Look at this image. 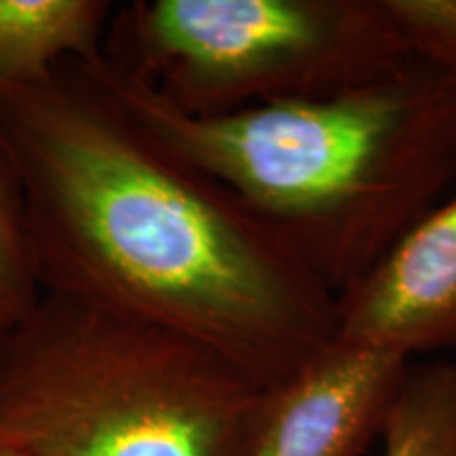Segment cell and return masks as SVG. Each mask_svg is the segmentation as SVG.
<instances>
[{
  "instance_id": "cell-9",
  "label": "cell",
  "mask_w": 456,
  "mask_h": 456,
  "mask_svg": "<svg viewBox=\"0 0 456 456\" xmlns=\"http://www.w3.org/2000/svg\"><path fill=\"white\" fill-rule=\"evenodd\" d=\"M41 296L24 186L7 146L0 140V330L24 317Z\"/></svg>"
},
{
  "instance_id": "cell-4",
  "label": "cell",
  "mask_w": 456,
  "mask_h": 456,
  "mask_svg": "<svg viewBox=\"0 0 456 456\" xmlns=\"http://www.w3.org/2000/svg\"><path fill=\"white\" fill-rule=\"evenodd\" d=\"M104 60L175 110L220 117L385 81L416 55L387 0H135L114 9Z\"/></svg>"
},
{
  "instance_id": "cell-7",
  "label": "cell",
  "mask_w": 456,
  "mask_h": 456,
  "mask_svg": "<svg viewBox=\"0 0 456 456\" xmlns=\"http://www.w3.org/2000/svg\"><path fill=\"white\" fill-rule=\"evenodd\" d=\"M106 0H0V102L47 81L66 61L104 57Z\"/></svg>"
},
{
  "instance_id": "cell-11",
  "label": "cell",
  "mask_w": 456,
  "mask_h": 456,
  "mask_svg": "<svg viewBox=\"0 0 456 456\" xmlns=\"http://www.w3.org/2000/svg\"><path fill=\"white\" fill-rule=\"evenodd\" d=\"M0 456H24V454L15 452V450H11L7 446H0Z\"/></svg>"
},
{
  "instance_id": "cell-1",
  "label": "cell",
  "mask_w": 456,
  "mask_h": 456,
  "mask_svg": "<svg viewBox=\"0 0 456 456\" xmlns=\"http://www.w3.org/2000/svg\"><path fill=\"white\" fill-rule=\"evenodd\" d=\"M43 292L191 336L262 389L338 340L330 294L228 188L171 155L87 61L0 102Z\"/></svg>"
},
{
  "instance_id": "cell-8",
  "label": "cell",
  "mask_w": 456,
  "mask_h": 456,
  "mask_svg": "<svg viewBox=\"0 0 456 456\" xmlns=\"http://www.w3.org/2000/svg\"><path fill=\"white\" fill-rule=\"evenodd\" d=\"M383 456H456V363H412L387 416Z\"/></svg>"
},
{
  "instance_id": "cell-2",
  "label": "cell",
  "mask_w": 456,
  "mask_h": 456,
  "mask_svg": "<svg viewBox=\"0 0 456 456\" xmlns=\"http://www.w3.org/2000/svg\"><path fill=\"white\" fill-rule=\"evenodd\" d=\"M142 129L248 205L330 294L362 281L456 186V72L416 60L322 100L191 117L91 61Z\"/></svg>"
},
{
  "instance_id": "cell-6",
  "label": "cell",
  "mask_w": 456,
  "mask_h": 456,
  "mask_svg": "<svg viewBox=\"0 0 456 456\" xmlns=\"http://www.w3.org/2000/svg\"><path fill=\"white\" fill-rule=\"evenodd\" d=\"M338 342L397 353L456 349V186L362 281L336 296Z\"/></svg>"
},
{
  "instance_id": "cell-3",
  "label": "cell",
  "mask_w": 456,
  "mask_h": 456,
  "mask_svg": "<svg viewBox=\"0 0 456 456\" xmlns=\"http://www.w3.org/2000/svg\"><path fill=\"white\" fill-rule=\"evenodd\" d=\"M262 393L203 342L64 294L0 330V446L24 456H248Z\"/></svg>"
},
{
  "instance_id": "cell-5",
  "label": "cell",
  "mask_w": 456,
  "mask_h": 456,
  "mask_svg": "<svg viewBox=\"0 0 456 456\" xmlns=\"http://www.w3.org/2000/svg\"><path fill=\"white\" fill-rule=\"evenodd\" d=\"M410 362L336 340L265 389L248 456H359L383 436Z\"/></svg>"
},
{
  "instance_id": "cell-10",
  "label": "cell",
  "mask_w": 456,
  "mask_h": 456,
  "mask_svg": "<svg viewBox=\"0 0 456 456\" xmlns=\"http://www.w3.org/2000/svg\"><path fill=\"white\" fill-rule=\"evenodd\" d=\"M387 7L416 57L456 72V0H387Z\"/></svg>"
}]
</instances>
